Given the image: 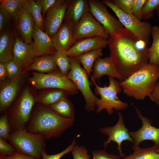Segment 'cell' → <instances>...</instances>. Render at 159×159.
Segmentation results:
<instances>
[{
	"label": "cell",
	"instance_id": "1",
	"mask_svg": "<svg viewBox=\"0 0 159 159\" xmlns=\"http://www.w3.org/2000/svg\"><path fill=\"white\" fill-rule=\"evenodd\" d=\"M139 40L124 27L108 39L110 57L123 80L149 63L148 52L138 48Z\"/></svg>",
	"mask_w": 159,
	"mask_h": 159
},
{
	"label": "cell",
	"instance_id": "2",
	"mask_svg": "<svg viewBox=\"0 0 159 159\" xmlns=\"http://www.w3.org/2000/svg\"><path fill=\"white\" fill-rule=\"evenodd\" d=\"M74 119L63 118L49 107L37 105L34 108L26 130L41 135L46 140L60 136L74 122Z\"/></svg>",
	"mask_w": 159,
	"mask_h": 159
},
{
	"label": "cell",
	"instance_id": "3",
	"mask_svg": "<svg viewBox=\"0 0 159 159\" xmlns=\"http://www.w3.org/2000/svg\"><path fill=\"white\" fill-rule=\"evenodd\" d=\"M159 80V66L148 63L120 82L123 92L138 100L150 96Z\"/></svg>",
	"mask_w": 159,
	"mask_h": 159
},
{
	"label": "cell",
	"instance_id": "4",
	"mask_svg": "<svg viewBox=\"0 0 159 159\" xmlns=\"http://www.w3.org/2000/svg\"><path fill=\"white\" fill-rule=\"evenodd\" d=\"M35 96L29 87H25L6 112L11 132L26 130L36 104Z\"/></svg>",
	"mask_w": 159,
	"mask_h": 159
},
{
	"label": "cell",
	"instance_id": "5",
	"mask_svg": "<svg viewBox=\"0 0 159 159\" xmlns=\"http://www.w3.org/2000/svg\"><path fill=\"white\" fill-rule=\"evenodd\" d=\"M46 139L42 135L27 132L26 130L11 131L8 140L16 151L37 159L45 151Z\"/></svg>",
	"mask_w": 159,
	"mask_h": 159
},
{
	"label": "cell",
	"instance_id": "6",
	"mask_svg": "<svg viewBox=\"0 0 159 159\" xmlns=\"http://www.w3.org/2000/svg\"><path fill=\"white\" fill-rule=\"evenodd\" d=\"M109 85L100 87L96 82L94 92L95 95H99L100 98L96 103L97 107L96 112L99 113L105 109L107 113L111 115L114 112V109L117 111L124 110L127 109L128 104L120 100L117 95L122 90L120 82L115 78L108 77Z\"/></svg>",
	"mask_w": 159,
	"mask_h": 159
},
{
	"label": "cell",
	"instance_id": "7",
	"mask_svg": "<svg viewBox=\"0 0 159 159\" xmlns=\"http://www.w3.org/2000/svg\"><path fill=\"white\" fill-rule=\"evenodd\" d=\"M71 69L67 76L81 92L85 102V108L88 112L95 110L96 103L99 99L93 94L88 76L85 69L81 67L77 56L69 57Z\"/></svg>",
	"mask_w": 159,
	"mask_h": 159
},
{
	"label": "cell",
	"instance_id": "8",
	"mask_svg": "<svg viewBox=\"0 0 159 159\" xmlns=\"http://www.w3.org/2000/svg\"><path fill=\"white\" fill-rule=\"evenodd\" d=\"M28 82L37 90L55 88L66 90L72 96L77 95L79 90L74 83L62 74L59 70L49 73H41L32 71Z\"/></svg>",
	"mask_w": 159,
	"mask_h": 159
},
{
	"label": "cell",
	"instance_id": "9",
	"mask_svg": "<svg viewBox=\"0 0 159 159\" xmlns=\"http://www.w3.org/2000/svg\"><path fill=\"white\" fill-rule=\"evenodd\" d=\"M101 1L112 9L125 28L131 32L139 39L148 44L152 27L150 23L142 21L132 14L122 11L110 0H102Z\"/></svg>",
	"mask_w": 159,
	"mask_h": 159
},
{
	"label": "cell",
	"instance_id": "10",
	"mask_svg": "<svg viewBox=\"0 0 159 159\" xmlns=\"http://www.w3.org/2000/svg\"><path fill=\"white\" fill-rule=\"evenodd\" d=\"M72 35L75 42L87 38L99 37L108 39L110 37L90 11L86 13L74 26Z\"/></svg>",
	"mask_w": 159,
	"mask_h": 159
},
{
	"label": "cell",
	"instance_id": "11",
	"mask_svg": "<svg viewBox=\"0 0 159 159\" xmlns=\"http://www.w3.org/2000/svg\"><path fill=\"white\" fill-rule=\"evenodd\" d=\"M29 71L25 70L15 78L0 82L1 114L6 112L15 101L20 89L27 78Z\"/></svg>",
	"mask_w": 159,
	"mask_h": 159
},
{
	"label": "cell",
	"instance_id": "12",
	"mask_svg": "<svg viewBox=\"0 0 159 159\" xmlns=\"http://www.w3.org/2000/svg\"><path fill=\"white\" fill-rule=\"evenodd\" d=\"M89 11L103 26L110 36L116 34L124 27L119 20L108 11L107 6L99 0H88Z\"/></svg>",
	"mask_w": 159,
	"mask_h": 159
},
{
	"label": "cell",
	"instance_id": "13",
	"mask_svg": "<svg viewBox=\"0 0 159 159\" xmlns=\"http://www.w3.org/2000/svg\"><path fill=\"white\" fill-rule=\"evenodd\" d=\"M118 120L114 126L101 127L100 131L103 134L108 136L107 140L103 143L105 149L111 141L115 142L117 145V148L120 153V156L124 158L125 156L122 150V143L125 140H127L133 143V141L129 134V130L124 123L123 115L120 112H118Z\"/></svg>",
	"mask_w": 159,
	"mask_h": 159
},
{
	"label": "cell",
	"instance_id": "14",
	"mask_svg": "<svg viewBox=\"0 0 159 159\" xmlns=\"http://www.w3.org/2000/svg\"><path fill=\"white\" fill-rule=\"evenodd\" d=\"M135 107L138 117L142 122V125L136 131H129V134L133 141L132 147L139 146L142 141L149 140L154 142V146L157 149L159 147V128L152 126L151 120L143 116L137 107Z\"/></svg>",
	"mask_w": 159,
	"mask_h": 159
},
{
	"label": "cell",
	"instance_id": "15",
	"mask_svg": "<svg viewBox=\"0 0 159 159\" xmlns=\"http://www.w3.org/2000/svg\"><path fill=\"white\" fill-rule=\"evenodd\" d=\"M68 0H57L47 11L44 21V32L52 37L58 30L64 20Z\"/></svg>",
	"mask_w": 159,
	"mask_h": 159
},
{
	"label": "cell",
	"instance_id": "16",
	"mask_svg": "<svg viewBox=\"0 0 159 159\" xmlns=\"http://www.w3.org/2000/svg\"><path fill=\"white\" fill-rule=\"evenodd\" d=\"M15 36L13 59L23 70H28L35 58L34 42L26 44L16 35Z\"/></svg>",
	"mask_w": 159,
	"mask_h": 159
},
{
	"label": "cell",
	"instance_id": "17",
	"mask_svg": "<svg viewBox=\"0 0 159 159\" xmlns=\"http://www.w3.org/2000/svg\"><path fill=\"white\" fill-rule=\"evenodd\" d=\"M108 39L97 37H89L78 40L65 52L68 57L77 56L93 50L105 48Z\"/></svg>",
	"mask_w": 159,
	"mask_h": 159
},
{
	"label": "cell",
	"instance_id": "18",
	"mask_svg": "<svg viewBox=\"0 0 159 159\" xmlns=\"http://www.w3.org/2000/svg\"><path fill=\"white\" fill-rule=\"evenodd\" d=\"M13 20L21 39L26 44L32 43L34 22L31 14L22 6Z\"/></svg>",
	"mask_w": 159,
	"mask_h": 159
},
{
	"label": "cell",
	"instance_id": "19",
	"mask_svg": "<svg viewBox=\"0 0 159 159\" xmlns=\"http://www.w3.org/2000/svg\"><path fill=\"white\" fill-rule=\"evenodd\" d=\"M32 37L35 49V57L45 55H54L56 53L51 37L40 29L35 24Z\"/></svg>",
	"mask_w": 159,
	"mask_h": 159
},
{
	"label": "cell",
	"instance_id": "20",
	"mask_svg": "<svg viewBox=\"0 0 159 159\" xmlns=\"http://www.w3.org/2000/svg\"><path fill=\"white\" fill-rule=\"evenodd\" d=\"M73 27L64 21L51 37L57 52L65 53L76 42L73 37Z\"/></svg>",
	"mask_w": 159,
	"mask_h": 159
},
{
	"label": "cell",
	"instance_id": "21",
	"mask_svg": "<svg viewBox=\"0 0 159 159\" xmlns=\"http://www.w3.org/2000/svg\"><path fill=\"white\" fill-rule=\"evenodd\" d=\"M89 11L88 0H68L64 21L74 27Z\"/></svg>",
	"mask_w": 159,
	"mask_h": 159
},
{
	"label": "cell",
	"instance_id": "22",
	"mask_svg": "<svg viewBox=\"0 0 159 159\" xmlns=\"http://www.w3.org/2000/svg\"><path fill=\"white\" fill-rule=\"evenodd\" d=\"M93 71L91 79L94 83L96 80H99L104 75L116 78L120 82L123 80L116 70L110 57L97 58L94 64Z\"/></svg>",
	"mask_w": 159,
	"mask_h": 159
},
{
	"label": "cell",
	"instance_id": "23",
	"mask_svg": "<svg viewBox=\"0 0 159 159\" xmlns=\"http://www.w3.org/2000/svg\"><path fill=\"white\" fill-rule=\"evenodd\" d=\"M41 91L35 96V103L47 107L69 96H72L69 92L58 89L47 88Z\"/></svg>",
	"mask_w": 159,
	"mask_h": 159
},
{
	"label": "cell",
	"instance_id": "24",
	"mask_svg": "<svg viewBox=\"0 0 159 159\" xmlns=\"http://www.w3.org/2000/svg\"><path fill=\"white\" fill-rule=\"evenodd\" d=\"M15 36L4 29L0 34V62L5 63L13 59V51Z\"/></svg>",
	"mask_w": 159,
	"mask_h": 159
},
{
	"label": "cell",
	"instance_id": "25",
	"mask_svg": "<svg viewBox=\"0 0 159 159\" xmlns=\"http://www.w3.org/2000/svg\"><path fill=\"white\" fill-rule=\"evenodd\" d=\"M53 55H45L35 57L28 70L36 71L41 73H49L59 70L54 60Z\"/></svg>",
	"mask_w": 159,
	"mask_h": 159
},
{
	"label": "cell",
	"instance_id": "26",
	"mask_svg": "<svg viewBox=\"0 0 159 159\" xmlns=\"http://www.w3.org/2000/svg\"><path fill=\"white\" fill-rule=\"evenodd\" d=\"M22 7L32 15L35 24L41 30L44 29V21L40 4L33 0H18Z\"/></svg>",
	"mask_w": 159,
	"mask_h": 159
},
{
	"label": "cell",
	"instance_id": "27",
	"mask_svg": "<svg viewBox=\"0 0 159 159\" xmlns=\"http://www.w3.org/2000/svg\"><path fill=\"white\" fill-rule=\"evenodd\" d=\"M47 107L63 118L74 119L75 114L74 105L67 97L63 98Z\"/></svg>",
	"mask_w": 159,
	"mask_h": 159
},
{
	"label": "cell",
	"instance_id": "28",
	"mask_svg": "<svg viewBox=\"0 0 159 159\" xmlns=\"http://www.w3.org/2000/svg\"><path fill=\"white\" fill-rule=\"evenodd\" d=\"M132 148L133 153L122 159H159V153L156 152L157 148L154 146L146 148L132 147Z\"/></svg>",
	"mask_w": 159,
	"mask_h": 159
},
{
	"label": "cell",
	"instance_id": "29",
	"mask_svg": "<svg viewBox=\"0 0 159 159\" xmlns=\"http://www.w3.org/2000/svg\"><path fill=\"white\" fill-rule=\"evenodd\" d=\"M102 49L92 50L77 56L89 76L93 71L94 64L97 59L103 55Z\"/></svg>",
	"mask_w": 159,
	"mask_h": 159
},
{
	"label": "cell",
	"instance_id": "30",
	"mask_svg": "<svg viewBox=\"0 0 159 159\" xmlns=\"http://www.w3.org/2000/svg\"><path fill=\"white\" fill-rule=\"evenodd\" d=\"M153 42L148 48L149 63L159 66V26L152 27Z\"/></svg>",
	"mask_w": 159,
	"mask_h": 159
},
{
	"label": "cell",
	"instance_id": "31",
	"mask_svg": "<svg viewBox=\"0 0 159 159\" xmlns=\"http://www.w3.org/2000/svg\"><path fill=\"white\" fill-rule=\"evenodd\" d=\"M0 9L11 19H14L22 7L18 0H0Z\"/></svg>",
	"mask_w": 159,
	"mask_h": 159
},
{
	"label": "cell",
	"instance_id": "32",
	"mask_svg": "<svg viewBox=\"0 0 159 159\" xmlns=\"http://www.w3.org/2000/svg\"><path fill=\"white\" fill-rule=\"evenodd\" d=\"M53 56L54 60L60 72L63 75L67 76L71 69L69 57L65 53L57 52Z\"/></svg>",
	"mask_w": 159,
	"mask_h": 159
},
{
	"label": "cell",
	"instance_id": "33",
	"mask_svg": "<svg viewBox=\"0 0 159 159\" xmlns=\"http://www.w3.org/2000/svg\"><path fill=\"white\" fill-rule=\"evenodd\" d=\"M159 5V0H146L142 10V19H149L153 16L154 11Z\"/></svg>",
	"mask_w": 159,
	"mask_h": 159
},
{
	"label": "cell",
	"instance_id": "34",
	"mask_svg": "<svg viewBox=\"0 0 159 159\" xmlns=\"http://www.w3.org/2000/svg\"><path fill=\"white\" fill-rule=\"evenodd\" d=\"M4 64L7 73L8 80L15 78L25 71L21 68L13 59L4 63Z\"/></svg>",
	"mask_w": 159,
	"mask_h": 159
},
{
	"label": "cell",
	"instance_id": "35",
	"mask_svg": "<svg viewBox=\"0 0 159 159\" xmlns=\"http://www.w3.org/2000/svg\"><path fill=\"white\" fill-rule=\"evenodd\" d=\"M11 132L7 113L1 114L0 117V137L6 141Z\"/></svg>",
	"mask_w": 159,
	"mask_h": 159
},
{
	"label": "cell",
	"instance_id": "36",
	"mask_svg": "<svg viewBox=\"0 0 159 159\" xmlns=\"http://www.w3.org/2000/svg\"><path fill=\"white\" fill-rule=\"evenodd\" d=\"M76 144V138H74L72 142L67 148L58 153L53 155H48L46 151H43L41 153L42 159H60L65 154L72 152Z\"/></svg>",
	"mask_w": 159,
	"mask_h": 159
},
{
	"label": "cell",
	"instance_id": "37",
	"mask_svg": "<svg viewBox=\"0 0 159 159\" xmlns=\"http://www.w3.org/2000/svg\"><path fill=\"white\" fill-rule=\"evenodd\" d=\"M122 11L132 14V8L135 0H110Z\"/></svg>",
	"mask_w": 159,
	"mask_h": 159
},
{
	"label": "cell",
	"instance_id": "38",
	"mask_svg": "<svg viewBox=\"0 0 159 159\" xmlns=\"http://www.w3.org/2000/svg\"><path fill=\"white\" fill-rule=\"evenodd\" d=\"M72 152L73 159H90L88 150L84 146L75 145Z\"/></svg>",
	"mask_w": 159,
	"mask_h": 159
},
{
	"label": "cell",
	"instance_id": "39",
	"mask_svg": "<svg viewBox=\"0 0 159 159\" xmlns=\"http://www.w3.org/2000/svg\"><path fill=\"white\" fill-rule=\"evenodd\" d=\"M92 159H121L120 156L108 153L105 149L92 152Z\"/></svg>",
	"mask_w": 159,
	"mask_h": 159
},
{
	"label": "cell",
	"instance_id": "40",
	"mask_svg": "<svg viewBox=\"0 0 159 159\" xmlns=\"http://www.w3.org/2000/svg\"><path fill=\"white\" fill-rule=\"evenodd\" d=\"M146 0H135L133 3L132 14L140 21L142 19V10Z\"/></svg>",
	"mask_w": 159,
	"mask_h": 159
},
{
	"label": "cell",
	"instance_id": "41",
	"mask_svg": "<svg viewBox=\"0 0 159 159\" xmlns=\"http://www.w3.org/2000/svg\"><path fill=\"white\" fill-rule=\"evenodd\" d=\"M16 151L12 146L0 137V154L7 156L12 154Z\"/></svg>",
	"mask_w": 159,
	"mask_h": 159
},
{
	"label": "cell",
	"instance_id": "42",
	"mask_svg": "<svg viewBox=\"0 0 159 159\" xmlns=\"http://www.w3.org/2000/svg\"><path fill=\"white\" fill-rule=\"evenodd\" d=\"M40 4L42 8V13L44 17L48 9L52 6L57 0H37Z\"/></svg>",
	"mask_w": 159,
	"mask_h": 159
},
{
	"label": "cell",
	"instance_id": "43",
	"mask_svg": "<svg viewBox=\"0 0 159 159\" xmlns=\"http://www.w3.org/2000/svg\"><path fill=\"white\" fill-rule=\"evenodd\" d=\"M10 18L0 9V31L4 30L11 20Z\"/></svg>",
	"mask_w": 159,
	"mask_h": 159
},
{
	"label": "cell",
	"instance_id": "44",
	"mask_svg": "<svg viewBox=\"0 0 159 159\" xmlns=\"http://www.w3.org/2000/svg\"><path fill=\"white\" fill-rule=\"evenodd\" d=\"M150 99L159 106V80L157 82L151 94Z\"/></svg>",
	"mask_w": 159,
	"mask_h": 159
},
{
	"label": "cell",
	"instance_id": "45",
	"mask_svg": "<svg viewBox=\"0 0 159 159\" xmlns=\"http://www.w3.org/2000/svg\"><path fill=\"white\" fill-rule=\"evenodd\" d=\"M6 158L7 159H37L17 151L10 155L6 156Z\"/></svg>",
	"mask_w": 159,
	"mask_h": 159
},
{
	"label": "cell",
	"instance_id": "46",
	"mask_svg": "<svg viewBox=\"0 0 159 159\" xmlns=\"http://www.w3.org/2000/svg\"><path fill=\"white\" fill-rule=\"evenodd\" d=\"M7 80V73L4 63L0 62V82L5 81Z\"/></svg>",
	"mask_w": 159,
	"mask_h": 159
},
{
	"label": "cell",
	"instance_id": "47",
	"mask_svg": "<svg viewBox=\"0 0 159 159\" xmlns=\"http://www.w3.org/2000/svg\"><path fill=\"white\" fill-rule=\"evenodd\" d=\"M155 10L157 13V16L159 18V5L156 8Z\"/></svg>",
	"mask_w": 159,
	"mask_h": 159
},
{
	"label": "cell",
	"instance_id": "48",
	"mask_svg": "<svg viewBox=\"0 0 159 159\" xmlns=\"http://www.w3.org/2000/svg\"><path fill=\"white\" fill-rule=\"evenodd\" d=\"M156 152L159 153V147L156 150Z\"/></svg>",
	"mask_w": 159,
	"mask_h": 159
}]
</instances>
